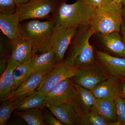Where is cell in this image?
Masks as SVG:
<instances>
[{
    "instance_id": "6da1fadb",
    "label": "cell",
    "mask_w": 125,
    "mask_h": 125,
    "mask_svg": "<svg viewBox=\"0 0 125 125\" xmlns=\"http://www.w3.org/2000/svg\"><path fill=\"white\" fill-rule=\"evenodd\" d=\"M55 26L52 18L43 21L30 20L20 22L19 30L21 36L31 43L32 54H41L52 49V35Z\"/></svg>"
},
{
    "instance_id": "7a4b0ae2",
    "label": "cell",
    "mask_w": 125,
    "mask_h": 125,
    "mask_svg": "<svg viewBox=\"0 0 125 125\" xmlns=\"http://www.w3.org/2000/svg\"><path fill=\"white\" fill-rule=\"evenodd\" d=\"M67 0H59L55 12L52 17L55 26L71 27L83 26L91 23L94 10L82 0H77L72 4Z\"/></svg>"
},
{
    "instance_id": "3957f363",
    "label": "cell",
    "mask_w": 125,
    "mask_h": 125,
    "mask_svg": "<svg viewBox=\"0 0 125 125\" xmlns=\"http://www.w3.org/2000/svg\"><path fill=\"white\" fill-rule=\"evenodd\" d=\"M94 34L90 23L79 27L72 40L66 60L79 68L96 62L90 39Z\"/></svg>"
},
{
    "instance_id": "277c9868",
    "label": "cell",
    "mask_w": 125,
    "mask_h": 125,
    "mask_svg": "<svg viewBox=\"0 0 125 125\" xmlns=\"http://www.w3.org/2000/svg\"><path fill=\"white\" fill-rule=\"evenodd\" d=\"M94 10L90 24L94 34L120 32L123 21L121 3H103Z\"/></svg>"
},
{
    "instance_id": "5b68a950",
    "label": "cell",
    "mask_w": 125,
    "mask_h": 125,
    "mask_svg": "<svg viewBox=\"0 0 125 125\" xmlns=\"http://www.w3.org/2000/svg\"><path fill=\"white\" fill-rule=\"evenodd\" d=\"M59 0H30L17 5L20 22L30 20H46L55 12Z\"/></svg>"
},
{
    "instance_id": "8992f818",
    "label": "cell",
    "mask_w": 125,
    "mask_h": 125,
    "mask_svg": "<svg viewBox=\"0 0 125 125\" xmlns=\"http://www.w3.org/2000/svg\"><path fill=\"white\" fill-rule=\"evenodd\" d=\"M79 72V68L74 66L65 59L57 63L54 69L45 75L36 90L41 91L46 95L58 83L71 78Z\"/></svg>"
},
{
    "instance_id": "52a82bcc",
    "label": "cell",
    "mask_w": 125,
    "mask_h": 125,
    "mask_svg": "<svg viewBox=\"0 0 125 125\" xmlns=\"http://www.w3.org/2000/svg\"><path fill=\"white\" fill-rule=\"evenodd\" d=\"M77 74L71 78L75 85L92 90L110 75L96 62L79 68Z\"/></svg>"
},
{
    "instance_id": "ba28073f",
    "label": "cell",
    "mask_w": 125,
    "mask_h": 125,
    "mask_svg": "<svg viewBox=\"0 0 125 125\" xmlns=\"http://www.w3.org/2000/svg\"><path fill=\"white\" fill-rule=\"evenodd\" d=\"M78 93L71 78L62 81L57 83L47 94L46 106L55 107L73 104Z\"/></svg>"
},
{
    "instance_id": "9c48e42d",
    "label": "cell",
    "mask_w": 125,
    "mask_h": 125,
    "mask_svg": "<svg viewBox=\"0 0 125 125\" xmlns=\"http://www.w3.org/2000/svg\"><path fill=\"white\" fill-rule=\"evenodd\" d=\"M78 28L55 26L52 35L51 46L57 63L64 60L66 52Z\"/></svg>"
},
{
    "instance_id": "30bf717a",
    "label": "cell",
    "mask_w": 125,
    "mask_h": 125,
    "mask_svg": "<svg viewBox=\"0 0 125 125\" xmlns=\"http://www.w3.org/2000/svg\"><path fill=\"white\" fill-rule=\"evenodd\" d=\"M96 55L97 62L110 76L125 80V58L114 56L102 51H96Z\"/></svg>"
},
{
    "instance_id": "8fae6325",
    "label": "cell",
    "mask_w": 125,
    "mask_h": 125,
    "mask_svg": "<svg viewBox=\"0 0 125 125\" xmlns=\"http://www.w3.org/2000/svg\"><path fill=\"white\" fill-rule=\"evenodd\" d=\"M95 34L104 51L103 52L114 56L125 58V45L120 32Z\"/></svg>"
},
{
    "instance_id": "7c38bea8",
    "label": "cell",
    "mask_w": 125,
    "mask_h": 125,
    "mask_svg": "<svg viewBox=\"0 0 125 125\" xmlns=\"http://www.w3.org/2000/svg\"><path fill=\"white\" fill-rule=\"evenodd\" d=\"M125 80L109 76L92 90L97 99H114L120 95Z\"/></svg>"
},
{
    "instance_id": "4fadbf2b",
    "label": "cell",
    "mask_w": 125,
    "mask_h": 125,
    "mask_svg": "<svg viewBox=\"0 0 125 125\" xmlns=\"http://www.w3.org/2000/svg\"><path fill=\"white\" fill-rule=\"evenodd\" d=\"M46 107L64 125H82L83 115L73 104Z\"/></svg>"
},
{
    "instance_id": "5bb4252c",
    "label": "cell",
    "mask_w": 125,
    "mask_h": 125,
    "mask_svg": "<svg viewBox=\"0 0 125 125\" xmlns=\"http://www.w3.org/2000/svg\"><path fill=\"white\" fill-rule=\"evenodd\" d=\"M20 64L19 62L10 57L6 69L0 76V99L3 101L12 97L15 90L13 79L14 71Z\"/></svg>"
},
{
    "instance_id": "9a60e30c",
    "label": "cell",
    "mask_w": 125,
    "mask_h": 125,
    "mask_svg": "<svg viewBox=\"0 0 125 125\" xmlns=\"http://www.w3.org/2000/svg\"><path fill=\"white\" fill-rule=\"evenodd\" d=\"M90 112L99 114L109 125H118L114 99H97Z\"/></svg>"
},
{
    "instance_id": "2e32d148",
    "label": "cell",
    "mask_w": 125,
    "mask_h": 125,
    "mask_svg": "<svg viewBox=\"0 0 125 125\" xmlns=\"http://www.w3.org/2000/svg\"><path fill=\"white\" fill-rule=\"evenodd\" d=\"M29 63L33 73L45 71L48 73L54 69L57 62L55 54L51 49L44 53L32 54Z\"/></svg>"
},
{
    "instance_id": "e0dca14e",
    "label": "cell",
    "mask_w": 125,
    "mask_h": 125,
    "mask_svg": "<svg viewBox=\"0 0 125 125\" xmlns=\"http://www.w3.org/2000/svg\"><path fill=\"white\" fill-rule=\"evenodd\" d=\"M47 73V72L45 71L33 73L27 80L16 90L11 98L20 100L33 93Z\"/></svg>"
},
{
    "instance_id": "ac0fdd59",
    "label": "cell",
    "mask_w": 125,
    "mask_h": 125,
    "mask_svg": "<svg viewBox=\"0 0 125 125\" xmlns=\"http://www.w3.org/2000/svg\"><path fill=\"white\" fill-rule=\"evenodd\" d=\"M11 41V58L20 63L29 61L32 55L31 43L22 36Z\"/></svg>"
},
{
    "instance_id": "d6986e66",
    "label": "cell",
    "mask_w": 125,
    "mask_h": 125,
    "mask_svg": "<svg viewBox=\"0 0 125 125\" xmlns=\"http://www.w3.org/2000/svg\"><path fill=\"white\" fill-rule=\"evenodd\" d=\"M19 13L17 10L14 13H0V29L3 33L10 40L21 36L19 30L20 23Z\"/></svg>"
},
{
    "instance_id": "ffe728a7",
    "label": "cell",
    "mask_w": 125,
    "mask_h": 125,
    "mask_svg": "<svg viewBox=\"0 0 125 125\" xmlns=\"http://www.w3.org/2000/svg\"><path fill=\"white\" fill-rule=\"evenodd\" d=\"M75 85L78 93L73 104L83 116L90 111L97 98L91 90Z\"/></svg>"
},
{
    "instance_id": "44dd1931",
    "label": "cell",
    "mask_w": 125,
    "mask_h": 125,
    "mask_svg": "<svg viewBox=\"0 0 125 125\" xmlns=\"http://www.w3.org/2000/svg\"><path fill=\"white\" fill-rule=\"evenodd\" d=\"M46 95L42 92L36 90L33 93L21 99L16 110L24 111L33 108L42 109L46 105Z\"/></svg>"
},
{
    "instance_id": "7402d4cb",
    "label": "cell",
    "mask_w": 125,
    "mask_h": 125,
    "mask_svg": "<svg viewBox=\"0 0 125 125\" xmlns=\"http://www.w3.org/2000/svg\"><path fill=\"white\" fill-rule=\"evenodd\" d=\"M39 108H33L16 112V114L29 125H47L43 112Z\"/></svg>"
},
{
    "instance_id": "603a6c76",
    "label": "cell",
    "mask_w": 125,
    "mask_h": 125,
    "mask_svg": "<svg viewBox=\"0 0 125 125\" xmlns=\"http://www.w3.org/2000/svg\"><path fill=\"white\" fill-rule=\"evenodd\" d=\"M29 61L20 63L14 72L13 79L15 90L27 80L32 73Z\"/></svg>"
},
{
    "instance_id": "cb8c5ba5",
    "label": "cell",
    "mask_w": 125,
    "mask_h": 125,
    "mask_svg": "<svg viewBox=\"0 0 125 125\" xmlns=\"http://www.w3.org/2000/svg\"><path fill=\"white\" fill-rule=\"evenodd\" d=\"M20 100L13 98L3 101L0 107V125H5Z\"/></svg>"
},
{
    "instance_id": "d4e9b609",
    "label": "cell",
    "mask_w": 125,
    "mask_h": 125,
    "mask_svg": "<svg viewBox=\"0 0 125 125\" xmlns=\"http://www.w3.org/2000/svg\"><path fill=\"white\" fill-rule=\"evenodd\" d=\"M82 125H109L99 114L90 112L83 115Z\"/></svg>"
},
{
    "instance_id": "484cf974",
    "label": "cell",
    "mask_w": 125,
    "mask_h": 125,
    "mask_svg": "<svg viewBox=\"0 0 125 125\" xmlns=\"http://www.w3.org/2000/svg\"><path fill=\"white\" fill-rule=\"evenodd\" d=\"M118 125H125V98L118 96L114 98Z\"/></svg>"
},
{
    "instance_id": "4316f807",
    "label": "cell",
    "mask_w": 125,
    "mask_h": 125,
    "mask_svg": "<svg viewBox=\"0 0 125 125\" xmlns=\"http://www.w3.org/2000/svg\"><path fill=\"white\" fill-rule=\"evenodd\" d=\"M17 8L14 0H0V13L14 14L16 12Z\"/></svg>"
},
{
    "instance_id": "83f0119b",
    "label": "cell",
    "mask_w": 125,
    "mask_h": 125,
    "mask_svg": "<svg viewBox=\"0 0 125 125\" xmlns=\"http://www.w3.org/2000/svg\"><path fill=\"white\" fill-rule=\"evenodd\" d=\"M11 41L9 39H6L0 38V58L11 57Z\"/></svg>"
},
{
    "instance_id": "f1b7e54d",
    "label": "cell",
    "mask_w": 125,
    "mask_h": 125,
    "mask_svg": "<svg viewBox=\"0 0 125 125\" xmlns=\"http://www.w3.org/2000/svg\"><path fill=\"white\" fill-rule=\"evenodd\" d=\"M43 112L45 115V122L47 125H64L47 110H45Z\"/></svg>"
},
{
    "instance_id": "f546056e",
    "label": "cell",
    "mask_w": 125,
    "mask_h": 125,
    "mask_svg": "<svg viewBox=\"0 0 125 125\" xmlns=\"http://www.w3.org/2000/svg\"><path fill=\"white\" fill-rule=\"evenodd\" d=\"M90 8L94 10L103 4V0H82Z\"/></svg>"
},
{
    "instance_id": "4dcf8cb0",
    "label": "cell",
    "mask_w": 125,
    "mask_h": 125,
    "mask_svg": "<svg viewBox=\"0 0 125 125\" xmlns=\"http://www.w3.org/2000/svg\"><path fill=\"white\" fill-rule=\"evenodd\" d=\"M10 58H5L0 59V76L4 73L6 69L8 61Z\"/></svg>"
},
{
    "instance_id": "1f68e13d",
    "label": "cell",
    "mask_w": 125,
    "mask_h": 125,
    "mask_svg": "<svg viewBox=\"0 0 125 125\" xmlns=\"http://www.w3.org/2000/svg\"><path fill=\"white\" fill-rule=\"evenodd\" d=\"M120 33L125 45V21L123 20L121 25Z\"/></svg>"
},
{
    "instance_id": "d6a6232c",
    "label": "cell",
    "mask_w": 125,
    "mask_h": 125,
    "mask_svg": "<svg viewBox=\"0 0 125 125\" xmlns=\"http://www.w3.org/2000/svg\"><path fill=\"white\" fill-rule=\"evenodd\" d=\"M122 6V15L123 20L125 21V0H124L121 2Z\"/></svg>"
},
{
    "instance_id": "836d02e7",
    "label": "cell",
    "mask_w": 125,
    "mask_h": 125,
    "mask_svg": "<svg viewBox=\"0 0 125 125\" xmlns=\"http://www.w3.org/2000/svg\"><path fill=\"white\" fill-rule=\"evenodd\" d=\"M119 96H120L122 97L125 98V80L123 83L122 90L121 92L120 95Z\"/></svg>"
},
{
    "instance_id": "e575fe53",
    "label": "cell",
    "mask_w": 125,
    "mask_h": 125,
    "mask_svg": "<svg viewBox=\"0 0 125 125\" xmlns=\"http://www.w3.org/2000/svg\"><path fill=\"white\" fill-rule=\"evenodd\" d=\"M30 0H14L16 5H18L25 3L29 1Z\"/></svg>"
},
{
    "instance_id": "d590c367",
    "label": "cell",
    "mask_w": 125,
    "mask_h": 125,
    "mask_svg": "<svg viewBox=\"0 0 125 125\" xmlns=\"http://www.w3.org/2000/svg\"><path fill=\"white\" fill-rule=\"evenodd\" d=\"M114 1V0H103V3H108Z\"/></svg>"
},
{
    "instance_id": "8d00e7d4",
    "label": "cell",
    "mask_w": 125,
    "mask_h": 125,
    "mask_svg": "<svg viewBox=\"0 0 125 125\" xmlns=\"http://www.w3.org/2000/svg\"><path fill=\"white\" fill-rule=\"evenodd\" d=\"M124 0H114V1L115 2H118V3H121Z\"/></svg>"
}]
</instances>
